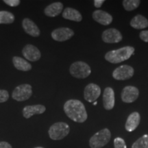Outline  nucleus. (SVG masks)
I'll return each instance as SVG.
<instances>
[{
	"label": "nucleus",
	"mask_w": 148,
	"mask_h": 148,
	"mask_svg": "<svg viewBox=\"0 0 148 148\" xmlns=\"http://www.w3.org/2000/svg\"><path fill=\"white\" fill-rule=\"evenodd\" d=\"M130 25L135 29H144L148 27V20L141 14H137L132 18Z\"/></svg>",
	"instance_id": "412c9836"
},
{
	"label": "nucleus",
	"mask_w": 148,
	"mask_h": 148,
	"mask_svg": "<svg viewBox=\"0 0 148 148\" xmlns=\"http://www.w3.org/2000/svg\"><path fill=\"white\" fill-rule=\"evenodd\" d=\"M103 3H104V0H95L94 1V5L96 8H99L102 5Z\"/></svg>",
	"instance_id": "c756f323"
},
{
	"label": "nucleus",
	"mask_w": 148,
	"mask_h": 148,
	"mask_svg": "<svg viewBox=\"0 0 148 148\" xmlns=\"http://www.w3.org/2000/svg\"><path fill=\"white\" fill-rule=\"evenodd\" d=\"M93 104H94V105H96V104H97V102H96V101H95V102L93 103Z\"/></svg>",
	"instance_id": "2f4dec72"
},
{
	"label": "nucleus",
	"mask_w": 148,
	"mask_h": 148,
	"mask_svg": "<svg viewBox=\"0 0 148 148\" xmlns=\"http://www.w3.org/2000/svg\"><path fill=\"white\" fill-rule=\"evenodd\" d=\"M140 116L138 112H134L131 113L127 117L125 127L127 132H132L137 128L140 123Z\"/></svg>",
	"instance_id": "f3484780"
},
{
	"label": "nucleus",
	"mask_w": 148,
	"mask_h": 148,
	"mask_svg": "<svg viewBox=\"0 0 148 148\" xmlns=\"http://www.w3.org/2000/svg\"><path fill=\"white\" fill-rule=\"evenodd\" d=\"M62 17L65 19L79 22L82 20V16L78 10L72 8H66L62 12Z\"/></svg>",
	"instance_id": "6ab92c4d"
},
{
	"label": "nucleus",
	"mask_w": 148,
	"mask_h": 148,
	"mask_svg": "<svg viewBox=\"0 0 148 148\" xmlns=\"http://www.w3.org/2000/svg\"><path fill=\"white\" fill-rule=\"evenodd\" d=\"M34 148H44V147H34Z\"/></svg>",
	"instance_id": "7c9ffc66"
},
{
	"label": "nucleus",
	"mask_w": 148,
	"mask_h": 148,
	"mask_svg": "<svg viewBox=\"0 0 148 148\" xmlns=\"http://www.w3.org/2000/svg\"><path fill=\"white\" fill-rule=\"evenodd\" d=\"M69 72L72 76L75 78L84 79L89 76L91 69L87 63L82 61H77L70 66Z\"/></svg>",
	"instance_id": "39448f33"
},
{
	"label": "nucleus",
	"mask_w": 148,
	"mask_h": 148,
	"mask_svg": "<svg viewBox=\"0 0 148 148\" xmlns=\"http://www.w3.org/2000/svg\"><path fill=\"white\" fill-rule=\"evenodd\" d=\"M114 92L112 88L107 87L105 88L103 94V106L106 110H112L114 106Z\"/></svg>",
	"instance_id": "4468645a"
},
{
	"label": "nucleus",
	"mask_w": 148,
	"mask_h": 148,
	"mask_svg": "<svg viewBox=\"0 0 148 148\" xmlns=\"http://www.w3.org/2000/svg\"><path fill=\"white\" fill-rule=\"evenodd\" d=\"M139 91L137 88L133 86H127L122 90L121 99L125 103H132L137 99Z\"/></svg>",
	"instance_id": "9b49d317"
},
{
	"label": "nucleus",
	"mask_w": 148,
	"mask_h": 148,
	"mask_svg": "<svg viewBox=\"0 0 148 148\" xmlns=\"http://www.w3.org/2000/svg\"><path fill=\"white\" fill-rule=\"evenodd\" d=\"M134 48L131 46H126L120 49L108 51L105 55V59L110 63L117 64L128 60L134 54Z\"/></svg>",
	"instance_id": "f03ea898"
},
{
	"label": "nucleus",
	"mask_w": 148,
	"mask_h": 148,
	"mask_svg": "<svg viewBox=\"0 0 148 148\" xmlns=\"http://www.w3.org/2000/svg\"><path fill=\"white\" fill-rule=\"evenodd\" d=\"M12 62L16 69L22 71H28L32 69V65L26 60L18 56H14Z\"/></svg>",
	"instance_id": "aec40b11"
},
{
	"label": "nucleus",
	"mask_w": 148,
	"mask_h": 148,
	"mask_svg": "<svg viewBox=\"0 0 148 148\" xmlns=\"http://www.w3.org/2000/svg\"><path fill=\"white\" fill-rule=\"evenodd\" d=\"M9 93L6 90L0 89V103H4L8 99Z\"/></svg>",
	"instance_id": "a878e982"
},
{
	"label": "nucleus",
	"mask_w": 148,
	"mask_h": 148,
	"mask_svg": "<svg viewBox=\"0 0 148 148\" xmlns=\"http://www.w3.org/2000/svg\"><path fill=\"white\" fill-rule=\"evenodd\" d=\"M139 36L143 41L148 42V30H144L140 32Z\"/></svg>",
	"instance_id": "cd10ccee"
},
{
	"label": "nucleus",
	"mask_w": 148,
	"mask_h": 148,
	"mask_svg": "<svg viewBox=\"0 0 148 148\" xmlns=\"http://www.w3.org/2000/svg\"><path fill=\"white\" fill-rule=\"evenodd\" d=\"M70 132V127L64 122H57L53 123L48 130L49 137L54 140H62L66 137Z\"/></svg>",
	"instance_id": "7ed1b4c3"
},
{
	"label": "nucleus",
	"mask_w": 148,
	"mask_h": 148,
	"mask_svg": "<svg viewBox=\"0 0 148 148\" xmlns=\"http://www.w3.org/2000/svg\"><path fill=\"white\" fill-rule=\"evenodd\" d=\"M32 95V86L29 84H23L14 88L12 91V97L17 101H23L27 100Z\"/></svg>",
	"instance_id": "423d86ee"
},
{
	"label": "nucleus",
	"mask_w": 148,
	"mask_h": 148,
	"mask_svg": "<svg viewBox=\"0 0 148 148\" xmlns=\"http://www.w3.org/2000/svg\"><path fill=\"white\" fill-rule=\"evenodd\" d=\"M14 21V15L8 11H0V24H10Z\"/></svg>",
	"instance_id": "4be33fe9"
},
{
	"label": "nucleus",
	"mask_w": 148,
	"mask_h": 148,
	"mask_svg": "<svg viewBox=\"0 0 148 148\" xmlns=\"http://www.w3.org/2000/svg\"><path fill=\"white\" fill-rule=\"evenodd\" d=\"M5 4L8 5L11 7H16L20 4L21 1L20 0H4L3 1Z\"/></svg>",
	"instance_id": "bb28decb"
},
{
	"label": "nucleus",
	"mask_w": 148,
	"mask_h": 148,
	"mask_svg": "<svg viewBox=\"0 0 148 148\" xmlns=\"http://www.w3.org/2000/svg\"><path fill=\"white\" fill-rule=\"evenodd\" d=\"M51 35L56 41L63 42L70 39L74 35V32L68 27H59L53 30Z\"/></svg>",
	"instance_id": "1a4fd4ad"
},
{
	"label": "nucleus",
	"mask_w": 148,
	"mask_h": 148,
	"mask_svg": "<svg viewBox=\"0 0 148 148\" xmlns=\"http://www.w3.org/2000/svg\"><path fill=\"white\" fill-rule=\"evenodd\" d=\"M22 53L27 60L31 62H36L38 61L41 57V53L39 49L36 46L30 45H26L22 49Z\"/></svg>",
	"instance_id": "9d476101"
},
{
	"label": "nucleus",
	"mask_w": 148,
	"mask_h": 148,
	"mask_svg": "<svg viewBox=\"0 0 148 148\" xmlns=\"http://www.w3.org/2000/svg\"><path fill=\"white\" fill-rule=\"evenodd\" d=\"M111 133L108 128L101 130L95 133L89 140V145L91 148H101L110 141Z\"/></svg>",
	"instance_id": "20e7f679"
},
{
	"label": "nucleus",
	"mask_w": 148,
	"mask_h": 148,
	"mask_svg": "<svg viewBox=\"0 0 148 148\" xmlns=\"http://www.w3.org/2000/svg\"><path fill=\"white\" fill-rule=\"evenodd\" d=\"M22 27L27 34L33 37H38L40 35V29L36 23L29 18H25L22 21Z\"/></svg>",
	"instance_id": "ddd939ff"
},
{
	"label": "nucleus",
	"mask_w": 148,
	"mask_h": 148,
	"mask_svg": "<svg viewBox=\"0 0 148 148\" xmlns=\"http://www.w3.org/2000/svg\"><path fill=\"white\" fill-rule=\"evenodd\" d=\"M140 3L139 0H124L123 1V5L125 10L132 11L137 8Z\"/></svg>",
	"instance_id": "5701e85b"
},
{
	"label": "nucleus",
	"mask_w": 148,
	"mask_h": 148,
	"mask_svg": "<svg viewBox=\"0 0 148 148\" xmlns=\"http://www.w3.org/2000/svg\"><path fill=\"white\" fill-rule=\"evenodd\" d=\"M134 71L132 66L129 65H121L114 70L112 76L117 80H125L131 78L134 75Z\"/></svg>",
	"instance_id": "0eeeda50"
},
{
	"label": "nucleus",
	"mask_w": 148,
	"mask_h": 148,
	"mask_svg": "<svg viewBox=\"0 0 148 148\" xmlns=\"http://www.w3.org/2000/svg\"><path fill=\"white\" fill-rule=\"evenodd\" d=\"M102 40L106 43H116L122 40V35L118 29L114 28L107 29L102 33Z\"/></svg>",
	"instance_id": "f8f14e48"
},
{
	"label": "nucleus",
	"mask_w": 148,
	"mask_h": 148,
	"mask_svg": "<svg viewBox=\"0 0 148 148\" xmlns=\"http://www.w3.org/2000/svg\"><path fill=\"white\" fill-rule=\"evenodd\" d=\"M0 148H12V147L8 142L0 141Z\"/></svg>",
	"instance_id": "c85d7f7f"
},
{
	"label": "nucleus",
	"mask_w": 148,
	"mask_h": 148,
	"mask_svg": "<svg viewBox=\"0 0 148 148\" xmlns=\"http://www.w3.org/2000/svg\"><path fill=\"white\" fill-rule=\"evenodd\" d=\"M64 111L70 119L77 123H83L88 114L84 103L77 99H69L64 105Z\"/></svg>",
	"instance_id": "f257e3e1"
},
{
	"label": "nucleus",
	"mask_w": 148,
	"mask_h": 148,
	"mask_svg": "<svg viewBox=\"0 0 148 148\" xmlns=\"http://www.w3.org/2000/svg\"><path fill=\"white\" fill-rule=\"evenodd\" d=\"M114 148H127L124 140L120 137L114 138Z\"/></svg>",
	"instance_id": "393cba45"
},
{
	"label": "nucleus",
	"mask_w": 148,
	"mask_h": 148,
	"mask_svg": "<svg viewBox=\"0 0 148 148\" xmlns=\"http://www.w3.org/2000/svg\"><path fill=\"white\" fill-rule=\"evenodd\" d=\"M92 18L96 22L103 25H108L112 23V16L103 10H96L92 13Z\"/></svg>",
	"instance_id": "dca6fc26"
},
{
	"label": "nucleus",
	"mask_w": 148,
	"mask_h": 148,
	"mask_svg": "<svg viewBox=\"0 0 148 148\" xmlns=\"http://www.w3.org/2000/svg\"><path fill=\"white\" fill-rule=\"evenodd\" d=\"M63 7L64 5L61 2L52 3L46 7L44 10V13L49 17H55L62 12Z\"/></svg>",
	"instance_id": "a211bd4d"
},
{
	"label": "nucleus",
	"mask_w": 148,
	"mask_h": 148,
	"mask_svg": "<svg viewBox=\"0 0 148 148\" xmlns=\"http://www.w3.org/2000/svg\"><path fill=\"white\" fill-rule=\"evenodd\" d=\"M100 87L93 83L88 84L84 90V97L88 102H94L100 96Z\"/></svg>",
	"instance_id": "6e6552de"
},
{
	"label": "nucleus",
	"mask_w": 148,
	"mask_h": 148,
	"mask_svg": "<svg viewBox=\"0 0 148 148\" xmlns=\"http://www.w3.org/2000/svg\"><path fill=\"white\" fill-rule=\"evenodd\" d=\"M46 108L45 106L40 104L32 105V106H25L22 111L23 115L25 119H29L31 116L35 114H40L45 112Z\"/></svg>",
	"instance_id": "2eb2a0df"
},
{
	"label": "nucleus",
	"mask_w": 148,
	"mask_h": 148,
	"mask_svg": "<svg viewBox=\"0 0 148 148\" xmlns=\"http://www.w3.org/2000/svg\"><path fill=\"white\" fill-rule=\"evenodd\" d=\"M132 148H148V134H145L133 143Z\"/></svg>",
	"instance_id": "b1692460"
}]
</instances>
